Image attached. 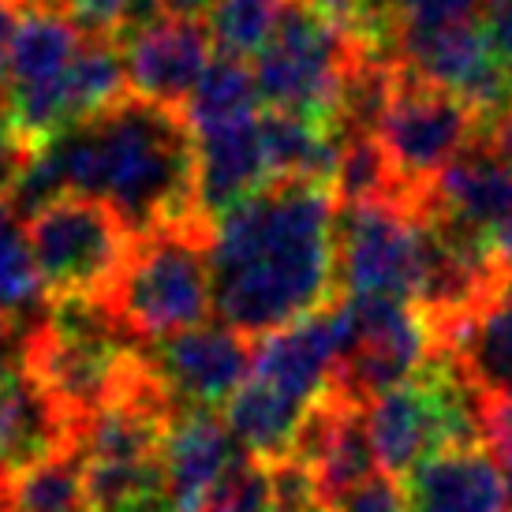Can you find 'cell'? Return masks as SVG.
Returning <instances> with one entry per match:
<instances>
[{
    "mask_svg": "<svg viewBox=\"0 0 512 512\" xmlns=\"http://www.w3.org/2000/svg\"><path fill=\"white\" fill-rule=\"evenodd\" d=\"M359 57V45L329 27L303 0H288L266 49L255 57L258 98L273 113L329 120L341 101L344 75Z\"/></svg>",
    "mask_w": 512,
    "mask_h": 512,
    "instance_id": "obj_7",
    "label": "cell"
},
{
    "mask_svg": "<svg viewBox=\"0 0 512 512\" xmlns=\"http://www.w3.org/2000/svg\"><path fill=\"white\" fill-rule=\"evenodd\" d=\"M367 434L378 471L404 479L427 456L483 445V393L449 356H434L404 385L367 404Z\"/></svg>",
    "mask_w": 512,
    "mask_h": 512,
    "instance_id": "obj_4",
    "label": "cell"
},
{
    "mask_svg": "<svg viewBox=\"0 0 512 512\" xmlns=\"http://www.w3.org/2000/svg\"><path fill=\"white\" fill-rule=\"evenodd\" d=\"M427 206L479 232H490L512 217V165L494 157L475 139L453 165H445L434 176Z\"/></svg>",
    "mask_w": 512,
    "mask_h": 512,
    "instance_id": "obj_18",
    "label": "cell"
},
{
    "mask_svg": "<svg viewBox=\"0 0 512 512\" xmlns=\"http://www.w3.org/2000/svg\"><path fill=\"white\" fill-rule=\"evenodd\" d=\"M498 468H501V475H505V490H509V505H512V460H505Z\"/></svg>",
    "mask_w": 512,
    "mask_h": 512,
    "instance_id": "obj_38",
    "label": "cell"
},
{
    "mask_svg": "<svg viewBox=\"0 0 512 512\" xmlns=\"http://www.w3.org/2000/svg\"><path fill=\"white\" fill-rule=\"evenodd\" d=\"M479 124L483 116L464 98L415 83L400 72V90L378 128V139L393 157L404 187L412 195H427L434 176L479 139Z\"/></svg>",
    "mask_w": 512,
    "mask_h": 512,
    "instance_id": "obj_9",
    "label": "cell"
},
{
    "mask_svg": "<svg viewBox=\"0 0 512 512\" xmlns=\"http://www.w3.org/2000/svg\"><path fill=\"white\" fill-rule=\"evenodd\" d=\"M214 60V38L202 23L187 19H154L131 30L124 49L128 90L135 98L184 113L191 90Z\"/></svg>",
    "mask_w": 512,
    "mask_h": 512,
    "instance_id": "obj_12",
    "label": "cell"
},
{
    "mask_svg": "<svg viewBox=\"0 0 512 512\" xmlns=\"http://www.w3.org/2000/svg\"><path fill=\"white\" fill-rule=\"evenodd\" d=\"M217 8V0H161V12L169 19H187V23H199L202 15H210Z\"/></svg>",
    "mask_w": 512,
    "mask_h": 512,
    "instance_id": "obj_35",
    "label": "cell"
},
{
    "mask_svg": "<svg viewBox=\"0 0 512 512\" xmlns=\"http://www.w3.org/2000/svg\"><path fill=\"white\" fill-rule=\"evenodd\" d=\"M333 195L344 206L382 199H427V195H412L404 187V180L393 169V157L385 154L378 135H348L344 139L337 176H333Z\"/></svg>",
    "mask_w": 512,
    "mask_h": 512,
    "instance_id": "obj_26",
    "label": "cell"
},
{
    "mask_svg": "<svg viewBox=\"0 0 512 512\" xmlns=\"http://www.w3.org/2000/svg\"><path fill=\"white\" fill-rule=\"evenodd\" d=\"M79 49L83 34L72 27V19L45 0H30L19 12V27L4 60V83L8 90L53 83L57 75H64Z\"/></svg>",
    "mask_w": 512,
    "mask_h": 512,
    "instance_id": "obj_21",
    "label": "cell"
},
{
    "mask_svg": "<svg viewBox=\"0 0 512 512\" xmlns=\"http://www.w3.org/2000/svg\"><path fill=\"white\" fill-rule=\"evenodd\" d=\"M288 0H217L210 12V38L221 57H258L285 15Z\"/></svg>",
    "mask_w": 512,
    "mask_h": 512,
    "instance_id": "obj_27",
    "label": "cell"
},
{
    "mask_svg": "<svg viewBox=\"0 0 512 512\" xmlns=\"http://www.w3.org/2000/svg\"><path fill=\"white\" fill-rule=\"evenodd\" d=\"M337 352H341L337 307H322L270 337H258L251 378L311 412L333 385Z\"/></svg>",
    "mask_w": 512,
    "mask_h": 512,
    "instance_id": "obj_13",
    "label": "cell"
},
{
    "mask_svg": "<svg viewBox=\"0 0 512 512\" xmlns=\"http://www.w3.org/2000/svg\"><path fill=\"white\" fill-rule=\"evenodd\" d=\"M27 150L15 143L12 128H8V113H4V98H0V199L8 195V187H12L15 172L23 169V161H27Z\"/></svg>",
    "mask_w": 512,
    "mask_h": 512,
    "instance_id": "obj_32",
    "label": "cell"
},
{
    "mask_svg": "<svg viewBox=\"0 0 512 512\" xmlns=\"http://www.w3.org/2000/svg\"><path fill=\"white\" fill-rule=\"evenodd\" d=\"M486 247H490L494 266H498L501 273H512V217L486 232Z\"/></svg>",
    "mask_w": 512,
    "mask_h": 512,
    "instance_id": "obj_33",
    "label": "cell"
},
{
    "mask_svg": "<svg viewBox=\"0 0 512 512\" xmlns=\"http://www.w3.org/2000/svg\"><path fill=\"white\" fill-rule=\"evenodd\" d=\"M143 359L176 412H187V408L214 412L217 404H228L251 378L255 344L236 329L202 322L195 329L150 341L143 348Z\"/></svg>",
    "mask_w": 512,
    "mask_h": 512,
    "instance_id": "obj_10",
    "label": "cell"
},
{
    "mask_svg": "<svg viewBox=\"0 0 512 512\" xmlns=\"http://www.w3.org/2000/svg\"><path fill=\"white\" fill-rule=\"evenodd\" d=\"M195 139V210L206 225L236 210L240 202L258 195L266 184H273L258 116L243 124H225L191 135Z\"/></svg>",
    "mask_w": 512,
    "mask_h": 512,
    "instance_id": "obj_16",
    "label": "cell"
},
{
    "mask_svg": "<svg viewBox=\"0 0 512 512\" xmlns=\"http://www.w3.org/2000/svg\"><path fill=\"white\" fill-rule=\"evenodd\" d=\"M333 187L273 180L210 225V277L221 326L270 337L329 307L337 288Z\"/></svg>",
    "mask_w": 512,
    "mask_h": 512,
    "instance_id": "obj_1",
    "label": "cell"
},
{
    "mask_svg": "<svg viewBox=\"0 0 512 512\" xmlns=\"http://www.w3.org/2000/svg\"><path fill=\"white\" fill-rule=\"evenodd\" d=\"M23 4H27V0H0V79H4V60H8V49H12Z\"/></svg>",
    "mask_w": 512,
    "mask_h": 512,
    "instance_id": "obj_34",
    "label": "cell"
},
{
    "mask_svg": "<svg viewBox=\"0 0 512 512\" xmlns=\"http://www.w3.org/2000/svg\"><path fill=\"white\" fill-rule=\"evenodd\" d=\"M483 34L494 49V57L512 68V0H486Z\"/></svg>",
    "mask_w": 512,
    "mask_h": 512,
    "instance_id": "obj_31",
    "label": "cell"
},
{
    "mask_svg": "<svg viewBox=\"0 0 512 512\" xmlns=\"http://www.w3.org/2000/svg\"><path fill=\"white\" fill-rule=\"evenodd\" d=\"M337 307L341 352L329 393L367 408L374 397L404 385L438 356L430 318L408 299L344 296Z\"/></svg>",
    "mask_w": 512,
    "mask_h": 512,
    "instance_id": "obj_5",
    "label": "cell"
},
{
    "mask_svg": "<svg viewBox=\"0 0 512 512\" xmlns=\"http://www.w3.org/2000/svg\"><path fill=\"white\" fill-rule=\"evenodd\" d=\"M27 236L42 288L53 299H109L135 243L131 228L105 202L79 195H68L30 217Z\"/></svg>",
    "mask_w": 512,
    "mask_h": 512,
    "instance_id": "obj_8",
    "label": "cell"
},
{
    "mask_svg": "<svg viewBox=\"0 0 512 512\" xmlns=\"http://www.w3.org/2000/svg\"><path fill=\"white\" fill-rule=\"evenodd\" d=\"M427 258V199L356 202L337 214V281L344 296H393L415 303Z\"/></svg>",
    "mask_w": 512,
    "mask_h": 512,
    "instance_id": "obj_6",
    "label": "cell"
},
{
    "mask_svg": "<svg viewBox=\"0 0 512 512\" xmlns=\"http://www.w3.org/2000/svg\"><path fill=\"white\" fill-rule=\"evenodd\" d=\"M240 441L232 438L225 415L187 408L169 419L165 445H161V471H165V505L169 512H199L228 468L243 460Z\"/></svg>",
    "mask_w": 512,
    "mask_h": 512,
    "instance_id": "obj_14",
    "label": "cell"
},
{
    "mask_svg": "<svg viewBox=\"0 0 512 512\" xmlns=\"http://www.w3.org/2000/svg\"><path fill=\"white\" fill-rule=\"evenodd\" d=\"M273 512H329L322 501H311V505H277Z\"/></svg>",
    "mask_w": 512,
    "mask_h": 512,
    "instance_id": "obj_37",
    "label": "cell"
},
{
    "mask_svg": "<svg viewBox=\"0 0 512 512\" xmlns=\"http://www.w3.org/2000/svg\"><path fill=\"white\" fill-rule=\"evenodd\" d=\"M408 512H505L509 490L486 445H456L427 456L400 479Z\"/></svg>",
    "mask_w": 512,
    "mask_h": 512,
    "instance_id": "obj_15",
    "label": "cell"
},
{
    "mask_svg": "<svg viewBox=\"0 0 512 512\" xmlns=\"http://www.w3.org/2000/svg\"><path fill=\"white\" fill-rule=\"evenodd\" d=\"M303 419H307V408L292 404L277 389L255 382V378H247L240 393L225 404V423L232 438L240 441L243 453L262 464H277V460L292 456Z\"/></svg>",
    "mask_w": 512,
    "mask_h": 512,
    "instance_id": "obj_22",
    "label": "cell"
},
{
    "mask_svg": "<svg viewBox=\"0 0 512 512\" xmlns=\"http://www.w3.org/2000/svg\"><path fill=\"white\" fill-rule=\"evenodd\" d=\"M258 135L266 150L273 180H307V184H333L337 161H341L344 135L329 120L292 113L258 116Z\"/></svg>",
    "mask_w": 512,
    "mask_h": 512,
    "instance_id": "obj_20",
    "label": "cell"
},
{
    "mask_svg": "<svg viewBox=\"0 0 512 512\" xmlns=\"http://www.w3.org/2000/svg\"><path fill=\"white\" fill-rule=\"evenodd\" d=\"M157 15H161V0H128V19H131L128 30H139V27H146V23H154Z\"/></svg>",
    "mask_w": 512,
    "mask_h": 512,
    "instance_id": "obj_36",
    "label": "cell"
},
{
    "mask_svg": "<svg viewBox=\"0 0 512 512\" xmlns=\"http://www.w3.org/2000/svg\"><path fill=\"white\" fill-rule=\"evenodd\" d=\"M438 356L453 359L483 397L512 393V273Z\"/></svg>",
    "mask_w": 512,
    "mask_h": 512,
    "instance_id": "obj_19",
    "label": "cell"
},
{
    "mask_svg": "<svg viewBox=\"0 0 512 512\" xmlns=\"http://www.w3.org/2000/svg\"><path fill=\"white\" fill-rule=\"evenodd\" d=\"M483 12L486 0H400L397 38H419V34L471 27Z\"/></svg>",
    "mask_w": 512,
    "mask_h": 512,
    "instance_id": "obj_28",
    "label": "cell"
},
{
    "mask_svg": "<svg viewBox=\"0 0 512 512\" xmlns=\"http://www.w3.org/2000/svg\"><path fill=\"white\" fill-rule=\"evenodd\" d=\"M329 512H408L400 483L389 475H370L367 483H359L356 490H348L344 498H337L329 505Z\"/></svg>",
    "mask_w": 512,
    "mask_h": 512,
    "instance_id": "obj_29",
    "label": "cell"
},
{
    "mask_svg": "<svg viewBox=\"0 0 512 512\" xmlns=\"http://www.w3.org/2000/svg\"><path fill=\"white\" fill-rule=\"evenodd\" d=\"M42 296L45 288L38 266H34L27 225L8 202L0 199V318L42 326L45 314H49Z\"/></svg>",
    "mask_w": 512,
    "mask_h": 512,
    "instance_id": "obj_25",
    "label": "cell"
},
{
    "mask_svg": "<svg viewBox=\"0 0 512 512\" xmlns=\"http://www.w3.org/2000/svg\"><path fill=\"white\" fill-rule=\"evenodd\" d=\"M0 512H94L90 468L72 445L4 479Z\"/></svg>",
    "mask_w": 512,
    "mask_h": 512,
    "instance_id": "obj_23",
    "label": "cell"
},
{
    "mask_svg": "<svg viewBox=\"0 0 512 512\" xmlns=\"http://www.w3.org/2000/svg\"><path fill=\"white\" fill-rule=\"evenodd\" d=\"M258 83L255 68L247 60L236 57H217L210 60V68L202 72L199 86L191 90V98L184 105V124L191 135L210 128H225V124H243L258 116Z\"/></svg>",
    "mask_w": 512,
    "mask_h": 512,
    "instance_id": "obj_24",
    "label": "cell"
},
{
    "mask_svg": "<svg viewBox=\"0 0 512 512\" xmlns=\"http://www.w3.org/2000/svg\"><path fill=\"white\" fill-rule=\"evenodd\" d=\"M109 303L131 337L161 341L202 326L214 311L210 225L187 221L135 236Z\"/></svg>",
    "mask_w": 512,
    "mask_h": 512,
    "instance_id": "obj_3",
    "label": "cell"
},
{
    "mask_svg": "<svg viewBox=\"0 0 512 512\" xmlns=\"http://www.w3.org/2000/svg\"><path fill=\"white\" fill-rule=\"evenodd\" d=\"M68 195L105 202L131 236L202 221L195 210V139L184 116L120 98L53 139Z\"/></svg>",
    "mask_w": 512,
    "mask_h": 512,
    "instance_id": "obj_2",
    "label": "cell"
},
{
    "mask_svg": "<svg viewBox=\"0 0 512 512\" xmlns=\"http://www.w3.org/2000/svg\"><path fill=\"white\" fill-rule=\"evenodd\" d=\"M288 460H296L311 475L318 498L329 509L348 490L378 475V460L367 434V408L326 393L303 419Z\"/></svg>",
    "mask_w": 512,
    "mask_h": 512,
    "instance_id": "obj_11",
    "label": "cell"
},
{
    "mask_svg": "<svg viewBox=\"0 0 512 512\" xmlns=\"http://www.w3.org/2000/svg\"><path fill=\"white\" fill-rule=\"evenodd\" d=\"M311 12H318L329 27H337L344 38H352L359 49L370 45V0H303Z\"/></svg>",
    "mask_w": 512,
    "mask_h": 512,
    "instance_id": "obj_30",
    "label": "cell"
},
{
    "mask_svg": "<svg viewBox=\"0 0 512 512\" xmlns=\"http://www.w3.org/2000/svg\"><path fill=\"white\" fill-rule=\"evenodd\" d=\"M72 441V419L27 370L0 374V468L4 475L38 464Z\"/></svg>",
    "mask_w": 512,
    "mask_h": 512,
    "instance_id": "obj_17",
    "label": "cell"
}]
</instances>
